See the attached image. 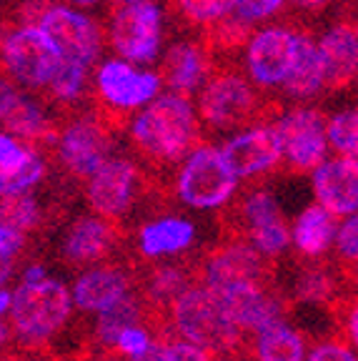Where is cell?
<instances>
[{
	"label": "cell",
	"mask_w": 358,
	"mask_h": 361,
	"mask_svg": "<svg viewBox=\"0 0 358 361\" xmlns=\"http://www.w3.org/2000/svg\"><path fill=\"white\" fill-rule=\"evenodd\" d=\"M130 288H133V271L118 264L101 266V269L85 271L75 281L73 301L80 311L98 314V311L116 304L118 299H123L125 293H130Z\"/></svg>",
	"instance_id": "cell-19"
},
{
	"label": "cell",
	"mask_w": 358,
	"mask_h": 361,
	"mask_svg": "<svg viewBox=\"0 0 358 361\" xmlns=\"http://www.w3.org/2000/svg\"><path fill=\"white\" fill-rule=\"evenodd\" d=\"M280 153L296 173H308L326 158V118L316 108H296L276 123Z\"/></svg>",
	"instance_id": "cell-9"
},
{
	"label": "cell",
	"mask_w": 358,
	"mask_h": 361,
	"mask_svg": "<svg viewBox=\"0 0 358 361\" xmlns=\"http://www.w3.org/2000/svg\"><path fill=\"white\" fill-rule=\"evenodd\" d=\"M40 279H45V269L43 266H30V269H25V276H23V281H40Z\"/></svg>",
	"instance_id": "cell-44"
},
{
	"label": "cell",
	"mask_w": 358,
	"mask_h": 361,
	"mask_svg": "<svg viewBox=\"0 0 358 361\" xmlns=\"http://www.w3.org/2000/svg\"><path fill=\"white\" fill-rule=\"evenodd\" d=\"M148 316V309L143 306L140 296L125 293L123 299H118L116 304H111L108 309L98 311V326H95V336L106 349H113V341L123 329L135 326V324Z\"/></svg>",
	"instance_id": "cell-26"
},
{
	"label": "cell",
	"mask_w": 358,
	"mask_h": 361,
	"mask_svg": "<svg viewBox=\"0 0 358 361\" xmlns=\"http://www.w3.org/2000/svg\"><path fill=\"white\" fill-rule=\"evenodd\" d=\"M148 344H151V334H148V329H140L138 324H135V326H128L118 334L116 341H113V349H116L118 354L135 359V356H140L148 349Z\"/></svg>",
	"instance_id": "cell-35"
},
{
	"label": "cell",
	"mask_w": 358,
	"mask_h": 361,
	"mask_svg": "<svg viewBox=\"0 0 358 361\" xmlns=\"http://www.w3.org/2000/svg\"><path fill=\"white\" fill-rule=\"evenodd\" d=\"M196 238V228L190 221L183 219H161L143 226L138 233V251L146 259L171 256L185 251Z\"/></svg>",
	"instance_id": "cell-23"
},
{
	"label": "cell",
	"mask_w": 358,
	"mask_h": 361,
	"mask_svg": "<svg viewBox=\"0 0 358 361\" xmlns=\"http://www.w3.org/2000/svg\"><path fill=\"white\" fill-rule=\"evenodd\" d=\"M166 361H213V351L198 344H190L185 338L168 336L166 344Z\"/></svg>",
	"instance_id": "cell-37"
},
{
	"label": "cell",
	"mask_w": 358,
	"mask_h": 361,
	"mask_svg": "<svg viewBox=\"0 0 358 361\" xmlns=\"http://www.w3.org/2000/svg\"><path fill=\"white\" fill-rule=\"evenodd\" d=\"M108 153H111V135L106 123L93 116L73 121L58 141L61 164L66 166L68 173L80 180L90 178V173L106 161Z\"/></svg>",
	"instance_id": "cell-13"
},
{
	"label": "cell",
	"mask_w": 358,
	"mask_h": 361,
	"mask_svg": "<svg viewBox=\"0 0 358 361\" xmlns=\"http://www.w3.org/2000/svg\"><path fill=\"white\" fill-rule=\"evenodd\" d=\"M211 288L223 319L246 338L256 336L258 331L273 324L285 322V304L264 283L228 281L216 283Z\"/></svg>",
	"instance_id": "cell-6"
},
{
	"label": "cell",
	"mask_w": 358,
	"mask_h": 361,
	"mask_svg": "<svg viewBox=\"0 0 358 361\" xmlns=\"http://www.w3.org/2000/svg\"><path fill=\"white\" fill-rule=\"evenodd\" d=\"M306 361H358L353 354L351 344L346 341H321L319 346H314V351L308 354Z\"/></svg>",
	"instance_id": "cell-38"
},
{
	"label": "cell",
	"mask_w": 358,
	"mask_h": 361,
	"mask_svg": "<svg viewBox=\"0 0 358 361\" xmlns=\"http://www.w3.org/2000/svg\"><path fill=\"white\" fill-rule=\"evenodd\" d=\"M291 3L303 8V11H321V8H326L328 3H333V0H291Z\"/></svg>",
	"instance_id": "cell-43"
},
{
	"label": "cell",
	"mask_w": 358,
	"mask_h": 361,
	"mask_svg": "<svg viewBox=\"0 0 358 361\" xmlns=\"http://www.w3.org/2000/svg\"><path fill=\"white\" fill-rule=\"evenodd\" d=\"M8 338H11V329L0 322V349H3V344H8Z\"/></svg>",
	"instance_id": "cell-47"
},
{
	"label": "cell",
	"mask_w": 358,
	"mask_h": 361,
	"mask_svg": "<svg viewBox=\"0 0 358 361\" xmlns=\"http://www.w3.org/2000/svg\"><path fill=\"white\" fill-rule=\"evenodd\" d=\"M166 319H171L180 338L203 346L213 354H218V351H228V354L238 356L251 354L253 341L226 322L218 309V301L213 296V288L203 283L201 279L185 286L171 301L166 309Z\"/></svg>",
	"instance_id": "cell-2"
},
{
	"label": "cell",
	"mask_w": 358,
	"mask_h": 361,
	"mask_svg": "<svg viewBox=\"0 0 358 361\" xmlns=\"http://www.w3.org/2000/svg\"><path fill=\"white\" fill-rule=\"evenodd\" d=\"M138 188V169L125 158H106L88 178V203L103 219H121Z\"/></svg>",
	"instance_id": "cell-14"
},
{
	"label": "cell",
	"mask_w": 358,
	"mask_h": 361,
	"mask_svg": "<svg viewBox=\"0 0 358 361\" xmlns=\"http://www.w3.org/2000/svg\"><path fill=\"white\" fill-rule=\"evenodd\" d=\"M208 75V56L206 48L188 40L171 45L168 53L163 56L161 63V83L168 85L173 93L188 98L193 90H198V85L206 80Z\"/></svg>",
	"instance_id": "cell-20"
},
{
	"label": "cell",
	"mask_w": 358,
	"mask_h": 361,
	"mask_svg": "<svg viewBox=\"0 0 358 361\" xmlns=\"http://www.w3.org/2000/svg\"><path fill=\"white\" fill-rule=\"evenodd\" d=\"M85 85H88V68L80 66V63H70V61L58 63L56 73L48 80V88H51L53 98L61 103L78 101L85 93Z\"/></svg>",
	"instance_id": "cell-30"
},
{
	"label": "cell",
	"mask_w": 358,
	"mask_h": 361,
	"mask_svg": "<svg viewBox=\"0 0 358 361\" xmlns=\"http://www.w3.org/2000/svg\"><path fill=\"white\" fill-rule=\"evenodd\" d=\"M298 33L288 28H266L258 30L248 40L246 66L251 78L264 88L271 85H283L285 75L293 66L296 56Z\"/></svg>",
	"instance_id": "cell-15"
},
{
	"label": "cell",
	"mask_w": 358,
	"mask_h": 361,
	"mask_svg": "<svg viewBox=\"0 0 358 361\" xmlns=\"http://www.w3.org/2000/svg\"><path fill=\"white\" fill-rule=\"evenodd\" d=\"M43 176H45V161L40 158L38 151L30 148V153L23 161L0 166V196L28 193Z\"/></svg>",
	"instance_id": "cell-28"
},
{
	"label": "cell",
	"mask_w": 358,
	"mask_h": 361,
	"mask_svg": "<svg viewBox=\"0 0 358 361\" xmlns=\"http://www.w3.org/2000/svg\"><path fill=\"white\" fill-rule=\"evenodd\" d=\"M18 96H20V90L16 88V83L8 75H0V123L13 108V103L18 101Z\"/></svg>",
	"instance_id": "cell-41"
},
{
	"label": "cell",
	"mask_w": 358,
	"mask_h": 361,
	"mask_svg": "<svg viewBox=\"0 0 358 361\" xmlns=\"http://www.w3.org/2000/svg\"><path fill=\"white\" fill-rule=\"evenodd\" d=\"M73 3H78V6H93V3H98V0H73Z\"/></svg>",
	"instance_id": "cell-48"
},
{
	"label": "cell",
	"mask_w": 358,
	"mask_h": 361,
	"mask_svg": "<svg viewBox=\"0 0 358 361\" xmlns=\"http://www.w3.org/2000/svg\"><path fill=\"white\" fill-rule=\"evenodd\" d=\"M8 133L25 138V141H45L53 135V126L45 116V111L28 96H18V101L13 103V108L8 111V116L3 118Z\"/></svg>",
	"instance_id": "cell-27"
},
{
	"label": "cell",
	"mask_w": 358,
	"mask_h": 361,
	"mask_svg": "<svg viewBox=\"0 0 358 361\" xmlns=\"http://www.w3.org/2000/svg\"><path fill=\"white\" fill-rule=\"evenodd\" d=\"M163 13L156 3L118 8L111 23V43L128 63H151L161 51Z\"/></svg>",
	"instance_id": "cell-8"
},
{
	"label": "cell",
	"mask_w": 358,
	"mask_h": 361,
	"mask_svg": "<svg viewBox=\"0 0 358 361\" xmlns=\"http://www.w3.org/2000/svg\"><path fill=\"white\" fill-rule=\"evenodd\" d=\"M235 176L218 148L190 151L178 173V196L190 209H218L235 193Z\"/></svg>",
	"instance_id": "cell-7"
},
{
	"label": "cell",
	"mask_w": 358,
	"mask_h": 361,
	"mask_svg": "<svg viewBox=\"0 0 358 361\" xmlns=\"http://www.w3.org/2000/svg\"><path fill=\"white\" fill-rule=\"evenodd\" d=\"M28 153H30V148L23 146L16 135L0 133V166L18 164V161H23V158L28 156Z\"/></svg>",
	"instance_id": "cell-39"
},
{
	"label": "cell",
	"mask_w": 358,
	"mask_h": 361,
	"mask_svg": "<svg viewBox=\"0 0 358 361\" xmlns=\"http://www.w3.org/2000/svg\"><path fill=\"white\" fill-rule=\"evenodd\" d=\"M140 3H153V0H113V11L128 8V6H140Z\"/></svg>",
	"instance_id": "cell-45"
},
{
	"label": "cell",
	"mask_w": 358,
	"mask_h": 361,
	"mask_svg": "<svg viewBox=\"0 0 358 361\" xmlns=\"http://www.w3.org/2000/svg\"><path fill=\"white\" fill-rule=\"evenodd\" d=\"M116 243V228L108 221L83 216L68 228L63 254L70 264H98L113 254Z\"/></svg>",
	"instance_id": "cell-21"
},
{
	"label": "cell",
	"mask_w": 358,
	"mask_h": 361,
	"mask_svg": "<svg viewBox=\"0 0 358 361\" xmlns=\"http://www.w3.org/2000/svg\"><path fill=\"white\" fill-rule=\"evenodd\" d=\"M326 83V68L321 61L319 45L308 35L298 33L296 43V56H293V66L283 80V88L296 98H311L316 96Z\"/></svg>",
	"instance_id": "cell-22"
},
{
	"label": "cell",
	"mask_w": 358,
	"mask_h": 361,
	"mask_svg": "<svg viewBox=\"0 0 358 361\" xmlns=\"http://www.w3.org/2000/svg\"><path fill=\"white\" fill-rule=\"evenodd\" d=\"M175 6L185 16V20L196 25H211L228 16L230 0H175Z\"/></svg>",
	"instance_id": "cell-33"
},
{
	"label": "cell",
	"mask_w": 358,
	"mask_h": 361,
	"mask_svg": "<svg viewBox=\"0 0 358 361\" xmlns=\"http://www.w3.org/2000/svg\"><path fill=\"white\" fill-rule=\"evenodd\" d=\"M319 53L326 68L323 88H346L356 78L358 68V33L353 23H336L321 38Z\"/></svg>",
	"instance_id": "cell-18"
},
{
	"label": "cell",
	"mask_w": 358,
	"mask_h": 361,
	"mask_svg": "<svg viewBox=\"0 0 358 361\" xmlns=\"http://www.w3.org/2000/svg\"><path fill=\"white\" fill-rule=\"evenodd\" d=\"M70 293L56 279L23 281L11 296V319L18 336L28 344H40L56 336L70 319Z\"/></svg>",
	"instance_id": "cell-3"
},
{
	"label": "cell",
	"mask_w": 358,
	"mask_h": 361,
	"mask_svg": "<svg viewBox=\"0 0 358 361\" xmlns=\"http://www.w3.org/2000/svg\"><path fill=\"white\" fill-rule=\"evenodd\" d=\"M251 354L256 356V361H303L306 341L296 329L280 322L253 336Z\"/></svg>",
	"instance_id": "cell-25"
},
{
	"label": "cell",
	"mask_w": 358,
	"mask_h": 361,
	"mask_svg": "<svg viewBox=\"0 0 358 361\" xmlns=\"http://www.w3.org/2000/svg\"><path fill=\"white\" fill-rule=\"evenodd\" d=\"M221 156L226 158V164L233 171L235 178H253V176L268 173V171H273L283 161L276 126L268 123L233 135L221 148Z\"/></svg>",
	"instance_id": "cell-16"
},
{
	"label": "cell",
	"mask_w": 358,
	"mask_h": 361,
	"mask_svg": "<svg viewBox=\"0 0 358 361\" xmlns=\"http://www.w3.org/2000/svg\"><path fill=\"white\" fill-rule=\"evenodd\" d=\"M106 361H121V359H106Z\"/></svg>",
	"instance_id": "cell-49"
},
{
	"label": "cell",
	"mask_w": 358,
	"mask_h": 361,
	"mask_svg": "<svg viewBox=\"0 0 358 361\" xmlns=\"http://www.w3.org/2000/svg\"><path fill=\"white\" fill-rule=\"evenodd\" d=\"M0 221L18 231H35L43 221L38 201L28 193H13V196H0Z\"/></svg>",
	"instance_id": "cell-29"
},
{
	"label": "cell",
	"mask_w": 358,
	"mask_h": 361,
	"mask_svg": "<svg viewBox=\"0 0 358 361\" xmlns=\"http://www.w3.org/2000/svg\"><path fill=\"white\" fill-rule=\"evenodd\" d=\"M201 85L203 90L198 96V116L211 128L233 130L256 121L264 113L256 90L243 75L230 73V71L208 73L206 83Z\"/></svg>",
	"instance_id": "cell-5"
},
{
	"label": "cell",
	"mask_w": 358,
	"mask_h": 361,
	"mask_svg": "<svg viewBox=\"0 0 358 361\" xmlns=\"http://www.w3.org/2000/svg\"><path fill=\"white\" fill-rule=\"evenodd\" d=\"M38 25L56 45L61 61L90 68V63L101 53V30L93 18L83 13L70 8H48L38 16Z\"/></svg>",
	"instance_id": "cell-10"
},
{
	"label": "cell",
	"mask_w": 358,
	"mask_h": 361,
	"mask_svg": "<svg viewBox=\"0 0 358 361\" xmlns=\"http://www.w3.org/2000/svg\"><path fill=\"white\" fill-rule=\"evenodd\" d=\"M135 148L151 164H173L193 148L198 118L190 101L178 93L156 96L143 106L130 126Z\"/></svg>",
	"instance_id": "cell-1"
},
{
	"label": "cell",
	"mask_w": 358,
	"mask_h": 361,
	"mask_svg": "<svg viewBox=\"0 0 358 361\" xmlns=\"http://www.w3.org/2000/svg\"><path fill=\"white\" fill-rule=\"evenodd\" d=\"M161 85L163 83L158 73L135 71L123 58L106 61L95 75V88H98L101 101L118 113H130L135 108L146 106L148 101L158 96Z\"/></svg>",
	"instance_id": "cell-11"
},
{
	"label": "cell",
	"mask_w": 358,
	"mask_h": 361,
	"mask_svg": "<svg viewBox=\"0 0 358 361\" xmlns=\"http://www.w3.org/2000/svg\"><path fill=\"white\" fill-rule=\"evenodd\" d=\"M273 266H268V256H264L256 246L235 236L203 259L198 266V279L208 286L228 281H256L271 286Z\"/></svg>",
	"instance_id": "cell-12"
},
{
	"label": "cell",
	"mask_w": 358,
	"mask_h": 361,
	"mask_svg": "<svg viewBox=\"0 0 358 361\" xmlns=\"http://www.w3.org/2000/svg\"><path fill=\"white\" fill-rule=\"evenodd\" d=\"M336 286L338 281L333 276V271L326 269V264H314L301 271V276L296 281V293L303 301L323 304V301H331L336 296Z\"/></svg>",
	"instance_id": "cell-31"
},
{
	"label": "cell",
	"mask_w": 358,
	"mask_h": 361,
	"mask_svg": "<svg viewBox=\"0 0 358 361\" xmlns=\"http://www.w3.org/2000/svg\"><path fill=\"white\" fill-rule=\"evenodd\" d=\"M336 233V216L328 214L323 206H311L298 216L293 226V241L296 248L308 259H319L333 241Z\"/></svg>",
	"instance_id": "cell-24"
},
{
	"label": "cell",
	"mask_w": 358,
	"mask_h": 361,
	"mask_svg": "<svg viewBox=\"0 0 358 361\" xmlns=\"http://www.w3.org/2000/svg\"><path fill=\"white\" fill-rule=\"evenodd\" d=\"M336 246H338V256L341 261H348V266H356V259H358V224H356V214L348 216L343 221V226L338 228L336 233Z\"/></svg>",
	"instance_id": "cell-36"
},
{
	"label": "cell",
	"mask_w": 358,
	"mask_h": 361,
	"mask_svg": "<svg viewBox=\"0 0 358 361\" xmlns=\"http://www.w3.org/2000/svg\"><path fill=\"white\" fill-rule=\"evenodd\" d=\"M23 243H25V233L0 221V251H6V254L16 256L18 251L23 248Z\"/></svg>",
	"instance_id": "cell-40"
},
{
	"label": "cell",
	"mask_w": 358,
	"mask_h": 361,
	"mask_svg": "<svg viewBox=\"0 0 358 361\" xmlns=\"http://www.w3.org/2000/svg\"><path fill=\"white\" fill-rule=\"evenodd\" d=\"M326 141L336 148L338 156H356L358 151V113L356 108L336 113L326 121Z\"/></svg>",
	"instance_id": "cell-32"
},
{
	"label": "cell",
	"mask_w": 358,
	"mask_h": 361,
	"mask_svg": "<svg viewBox=\"0 0 358 361\" xmlns=\"http://www.w3.org/2000/svg\"><path fill=\"white\" fill-rule=\"evenodd\" d=\"M0 61L13 80L25 88H45L56 73L61 56L40 25L25 23L0 38Z\"/></svg>",
	"instance_id": "cell-4"
},
{
	"label": "cell",
	"mask_w": 358,
	"mask_h": 361,
	"mask_svg": "<svg viewBox=\"0 0 358 361\" xmlns=\"http://www.w3.org/2000/svg\"><path fill=\"white\" fill-rule=\"evenodd\" d=\"M314 173V191L319 206L338 219L353 216L358 209V164L356 156H338L321 161Z\"/></svg>",
	"instance_id": "cell-17"
},
{
	"label": "cell",
	"mask_w": 358,
	"mask_h": 361,
	"mask_svg": "<svg viewBox=\"0 0 358 361\" xmlns=\"http://www.w3.org/2000/svg\"><path fill=\"white\" fill-rule=\"evenodd\" d=\"M283 3L285 0H230L228 16L251 25V23H258L278 13L283 8Z\"/></svg>",
	"instance_id": "cell-34"
},
{
	"label": "cell",
	"mask_w": 358,
	"mask_h": 361,
	"mask_svg": "<svg viewBox=\"0 0 358 361\" xmlns=\"http://www.w3.org/2000/svg\"><path fill=\"white\" fill-rule=\"evenodd\" d=\"M8 309H11V293H8V291H0V316L6 314Z\"/></svg>",
	"instance_id": "cell-46"
},
{
	"label": "cell",
	"mask_w": 358,
	"mask_h": 361,
	"mask_svg": "<svg viewBox=\"0 0 358 361\" xmlns=\"http://www.w3.org/2000/svg\"><path fill=\"white\" fill-rule=\"evenodd\" d=\"M11 271H13V256L6 254V251H0V286L11 279Z\"/></svg>",
	"instance_id": "cell-42"
}]
</instances>
